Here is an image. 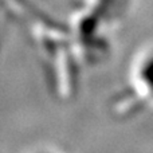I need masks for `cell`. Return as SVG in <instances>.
Here are the masks:
<instances>
[{
    "instance_id": "cell-2",
    "label": "cell",
    "mask_w": 153,
    "mask_h": 153,
    "mask_svg": "<svg viewBox=\"0 0 153 153\" xmlns=\"http://www.w3.org/2000/svg\"><path fill=\"white\" fill-rule=\"evenodd\" d=\"M153 108V50L136 59L128 82L113 100L118 117H133Z\"/></svg>"
},
{
    "instance_id": "cell-1",
    "label": "cell",
    "mask_w": 153,
    "mask_h": 153,
    "mask_svg": "<svg viewBox=\"0 0 153 153\" xmlns=\"http://www.w3.org/2000/svg\"><path fill=\"white\" fill-rule=\"evenodd\" d=\"M130 0H83L73 20V39L79 58L94 65L109 53V32Z\"/></svg>"
}]
</instances>
